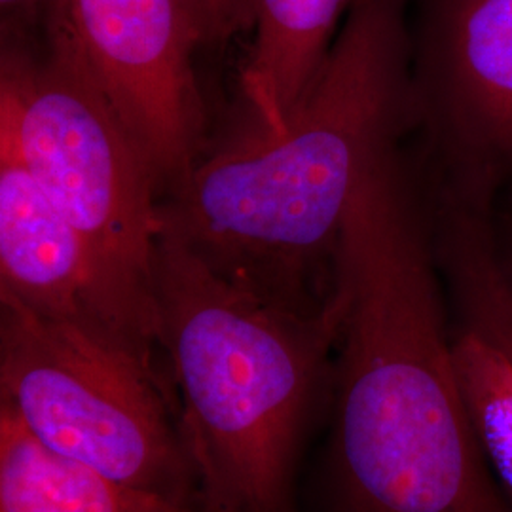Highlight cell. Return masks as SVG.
Returning a JSON list of instances; mask_svg holds the SVG:
<instances>
[{"instance_id": "cell-15", "label": "cell", "mask_w": 512, "mask_h": 512, "mask_svg": "<svg viewBox=\"0 0 512 512\" xmlns=\"http://www.w3.org/2000/svg\"><path fill=\"white\" fill-rule=\"evenodd\" d=\"M494 222V219H492ZM494 241L495 251H497V258H499V266L503 277L507 281V287L512 294V224L505 222L503 230L497 232L494 226Z\"/></svg>"}, {"instance_id": "cell-3", "label": "cell", "mask_w": 512, "mask_h": 512, "mask_svg": "<svg viewBox=\"0 0 512 512\" xmlns=\"http://www.w3.org/2000/svg\"><path fill=\"white\" fill-rule=\"evenodd\" d=\"M154 300L200 511L294 512V467L332 370L340 296L332 287L308 308L262 293L160 230Z\"/></svg>"}, {"instance_id": "cell-8", "label": "cell", "mask_w": 512, "mask_h": 512, "mask_svg": "<svg viewBox=\"0 0 512 512\" xmlns=\"http://www.w3.org/2000/svg\"><path fill=\"white\" fill-rule=\"evenodd\" d=\"M0 298L42 317L103 330L152 359L131 342L84 239L2 139Z\"/></svg>"}, {"instance_id": "cell-13", "label": "cell", "mask_w": 512, "mask_h": 512, "mask_svg": "<svg viewBox=\"0 0 512 512\" xmlns=\"http://www.w3.org/2000/svg\"><path fill=\"white\" fill-rule=\"evenodd\" d=\"M200 44H220L249 25V0H181Z\"/></svg>"}, {"instance_id": "cell-10", "label": "cell", "mask_w": 512, "mask_h": 512, "mask_svg": "<svg viewBox=\"0 0 512 512\" xmlns=\"http://www.w3.org/2000/svg\"><path fill=\"white\" fill-rule=\"evenodd\" d=\"M0 512H200L118 482L40 444L0 404Z\"/></svg>"}, {"instance_id": "cell-6", "label": "cell", "mask_w": 512, "mask_h": 512, "mask_svg": "<svg viewBox=\"0 0 512 512\" xmlns=\"http://www.w3.org/2000/svg\"><path fill=\"white\" fill-rule=\"evenodd\" d=\"M57 23L99 92L171 188L202 158V46L181 0H59ZM48 21V23H50Z\"/></svg>"}, {"instance_id": "cell-4", "label": "cell", "mask_w": 512, "mask_h": 512, "mask_svg": "<svg viewBox=\"0 0 512 512\" xmlns=\"http://www.w3.org/2000/svg\"><path fill=\"white\" fill-rule=\"evenodd\" d=\"M0 139L84 239L131 342L152 357L162 183L54 21L40 40H2Z\"/></svg>"}, {"instance_id": "cell-2", "label": "cell", "mask_w": 512, "mask_h": 512, "mask_svg": "<svg viewBox=\"0 0 512 512\" xmlns=\"http://www.w3.org/2000/svg\"><path fill=\"white\" fill-rule=\"evenodd\" d=\"M406 6L355 0L287 124L202 156L160 203V230L220 274L323 306L349 203L418 114Z\"/></svg>"}, {"instance_id": "cell-7", "label": "cell", "mask_w": 512, "mask_h": 512, "mask_svg": "<svg viewBox=\"0 0 512 512\" xmlns=\"http://www.w3.org/2000/svg\"><path fill=\"white\" fill-rule=\"evenodd\" d=\"M421 82L454 179L492 186L512 164V0H433Z\"/></svg>"}, {"instance_id": "cell-12", "label": "cell", "mask_w": 512, "mask_h": 512, "mask_svg": "<svg viewBox=\"0 0 512 512\" xmlns=\"http://www.w3.org/2000/svg\"><path fill=\"white\" fill-rule=\"evenodd\" d=\"M459 393L476 446L512 505V363L494 340L452 317Z\"/></svg>"}, {"instance_id": "cell-11", "label": "cell", "mask_w": 512, "mask_h": 512, "mask_svg": "<svg viewBox=\"0 0 512 512\" xmlns=\"http://www.w3.org/2000/svg\"><path fill=\"white\" fill-rule=\"evenodd\" d=\"M490 198L450 186L437 217V260L452 315L488 334L512 363V294L495 251Z\"/></svg>"}, {"instance_id": "cell-14", "label": "cell", "mask_w": 512, "mask_h": 512, "mask_svg": "<svg viewBox=\"0 0 512 512\" xmlns=\"http://www.w3.org/2000/svg\"><path fill=\"white\" fill-rule=\"evenodd\" d=\"M59 0H0L2 38L6 40H37L46 33L48 21Z\"/></svg>"}, {"instance_id": "cell-1", "label": "cell", "mask_w": 512, "mask_h": 512, "mask_svg": "<svg viewBox=\"0 0 512 512\" xmlns=\"http://www.w3.org/2000/svg\"><path fill=\"white\" fill-rule=\"evenodd\" d=\"M435 247L397 150L349 203L332 258V475L342 512H512L467 420Z\"/></svg>"}, {"instance_id": "cell-9", "label": "cell", "mask_w": 512, "mask_h": 512, "mask_svg": "<svg viewBox=\"0 0 512 512\" xmlns=\"http://www.w3.org/2000/svg\"><path fill=\"white\" fill-rule=\"evenodd\" d=\"M353 2L249 0L253 44L239 78L249 114L236 135H272L287 124Z\"/></svg>"}, {"instance_id": "cell-5", "label": "cell", "mask_w": 512, "mask_h": 512, "mask_svg": "<svg viewBox=\"0 0 512 512\" xmlns=\"http://www.w3.org/2000/svg\"><path fill=\"white\" fill-rule=\"evenodd\" d=\"M0 404L55 454L200 509L152 359L107 332L0 298Z\"/></svg>"}]
</instances>
